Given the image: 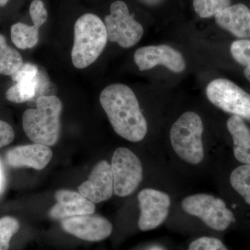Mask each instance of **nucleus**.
<instances>
[{"label": "nucleus", "instance_id": "f257e3e1", "mask_svg": "<svg viewBox=\"0 0 250 250\" xmlns=\"http://www.w3.org/2000/svg\"><path fill=\"white\" fill-rule=\"evenodd\" d=\"M100 102L117 134L131 142L142 141L147 132V123L133 90L122 83L106 87Z\"/></svg>", "mask_w": 250, "mask_h": 250}, {"label": "nucleus", "instance_id": "f03ea898", "mask_svg": "<svg viewBox=\"0 0 250 250\" xmlns=\"http://www.w3.org/2000/svg\"><path fill=\"white\" fill-rule=\"evenodd\" d=\"M62 105L55 95H42L36 101V108H29L23 113L24 133L36 144L52 146L60 136V117Z\"/></svg>", "mask_w": 250, "mask_h": 250}, {"label": "nucleus", "instance_id": "7ed1b4c3", "mask_svg": "<svg viewBox=\"0 0 250 250\" xmlns=\"http://www.w3.org/2000/svg\"><path fill=\"white\" fill-rule=\"evenodd\" d=\"M104 22L93 14L82 15L74 27V44L71 58L74 66L85 68L93 64L103 53L107 43Z\"/></svg>", "mask_w": 250, "mask_h": 250}, {"label": "nucleus", "instance_id": "20e7f679", "mask_svg": "<svg viewBox=\"0 0 250 250\" xmlns=\"http://www.w3.org/2000/svg\"><path fill=\"white\" fill-rule=\"evenodd\" d=\"M204 125L195 112L183 113L170 129V142L180 159L192 165L201 163L205 156L202 136Z\"/></svg>", "mask_w": 250, "mask_h": 250}, {"label": "nucleus", "instance_id": "39448f33", "mask_svg": "<svg viewBox=\"0 0 250 250\" xmlns=\"http://www.w3.org/2000/svg\"><path fill=\"white\" fill-rule=\"evenodd\" d=\"M182 208L188 214L197 217L208 228L224 231L235 222L234 215L222 199L208 194H196L185 197Z\"/></svg>", "mask_w": 250, "mask_h": 250}, {"label": "nucleus", "instance_id": "423d86ee", "mask_svg": "<svg viewBox=\"0 0 250 250\" xmlns=\"http://www.w3.org/2000/svg\"><path fill=\"white\" fill-rule=\"evenodd\" d=\"M109 15L104 19L108 40L117 42L123 48H129L137 44L144 33L141 23L130 14L127 5L121 0L113 1Z\"/></svg>", "mask_w": 250, "mask_h": 250}, {"label": "nucleus", "instance_id": "0eeeda50", "mask_svg": "<svg viewBox=\"0 0 250 250\" xmlns=\"http://www.w3.org/2000/svg\"><path fill=\"white\" fill-rule=\"evenodd\" d=\"M207 96L215 106L250 121V95L227 79H216L207 87Z\"/></svg>", "mask_w": 250, "mask_h": 250}, {"label": "nucleus", "instance_id": "6e6552de", "mask_svg": "<svg viewBox=\"0 0 250 250\" xmlns=\"http://www.w3.org/2000/svg\"><path fill=\"white\" fill-rule=\"evenodd\" d=\"M113 192L119 197L131 195L143 179V166L137 156L130 149L119 147L111 159Z\"/></svg>", "mask_w": 250, "mask_h": 250}, {"label": "nucleus", "instance_id": "1a4fd4ad", "mask_svg": "<svg viewBox=\"0 0 250 250\" xmlns=\"http://www.w3.org/2000/svg\"><path fill=\"white\" fill-rule=\"evenodd\" d=\"M141 215L139 228L141 231L154 229L167 218L170 197L166 192L152 188L141 190L138 195Z\"/></svg>", "mask_w": 250, "mask_h": 250}, {"label": "nucleus", "instance_id": "9d476101", "mask_svg": "<svg viewBox=\"0 0 250 250\" xmlns=\"http://www.w3.org/2000/svg\"><path fill=\"white\" fill-rule=\"evenodd\" d=\"M135 63L141 71L164 65L170 71L179 73L186 69L185 60L177 49L167 45H149L135 52Z\"/></svg>", "mask_w": 250, "mask_h": 250}, {"label": "nucleus", "instance_id": "9b49d317", "mask_svg": "<svg viewBox=\"0 0 250 250\" xmlns=\"http://www.w3.org/2000/svg\"><path fill=\"white\" fill-rule=\"evenodd\" d=\"M62 226L66 232L91 242L103 241L113 231L112 224L107 219L93 213L63 219Z\"/></svg>", "mask_w": 250, "mask_h": 250}, {"label": "nucleus", "instance_id": "f8f14e48", "mask_svg": "<svg viewBox=\"0 0 250 250\" xmlns=\"http://www.w3.org/2000/svg\"><path fill=\"white\" fill-rule=\"evenodd\" d=\"M79 192L93 203L106 201L113 193L111 166L106 161H100L90 172L86 182L78 187Z\"/></svg>", "mask_w": 250, "mask_h": 250}, {"label": "nucleus", "instance_id": "ddd939ff", "mask_svg": "<svg viewBox=\"0 0 250 250\" xmlns=\"http://www.w3.org/2000/svg\"><path fill=\"white\" fill-rule=\"evenodd\" d=\"M57 203L51 208L49 216L54 220H63L71 217L93 214L95 210L93 202L80 192L59 190L55 193Z\"/></svg>", "mask_w": 250, "mask_h": 250}, {"label": "nucleus", "instance_id": "4468645a", "mask_svg": "<svg viewBox=\"0 0 250 250\" xmlns=\"http://www.w3.org/2000/svg\"><path fill=\"white\" fill-rule=\"evenodd\" d=\"M52 155L48 146L35 143L12 148L6 153V159L12 167H28L39 170L50 162Z\"/></svg>", "mask_w": 250, "mask_h": 250}, {"label": "nucleus", "instance_id": "2eb2a0df", "mask_svg": "<svg viewBox=\"0 0 250 250\" xmlns=\"http://www.w3.org/2000/svg\"><path fill=\"white\" fill-rule=\"evenodd\" d=\"M219 27L238 39L250 38V10L243 4L230 5L215 16Z\"/></svg>", "mask_w": 250, "mask_h": 250}, {"label": "nucleus", "instance_id": "dca6fc26", "mask_svg": "<svg viewBox=\"0 0 250 250\" xmlns=\"http://www.w3.org/2000/svg\"><path fill=\"white\" fill-rule=\"evenodd\" d=\"M228 131L232 136L233 154L243 164L250 165V129L241 117L233 116L227 123Z\"/></svg>", "mask_w": 250, "mask_h": 250}, {"label": "nucleus", "instance_id": "f3484780", "mask_svg": "<svg viewBox=\"0 0 250 250\" xmlns=\"http://www.w3.org/2000/svg\"><path fill=\"white\" fill-rule=\"evenodd\" d=\"M39 29L40 28L34 25L16 23L11 28V41L18 48H33L39 42Z\"/></svg>", "mask_w": 250, "mask_h": 250}, {"label": "nucleus", "instance_id": "a211bd4d", "mask_svg": "<svg viewBox=\"0 0 250 250\" xmlns=\"http://www.w3.org/2000/svg\"><path fill=\"white\" fill-rule=\"evenodd\" d=\"M22 65V56L8 45L6 39L0 34V75L11 76Z\"/></svg>", "mask_w": 250, "mask_h": 250}, {"label": "nucleus", "instance_id": "6ab92c4d", "mask_svg": "<svg viewBox=\"0 0 250 250\" xmlns=\"http://www.w3.org/2000/svg\"><path fill=\"white\" fill-rule=\"evenodd\" d=\"M39 77L38 75L34 80L22 81L15 83L5 94L6 100L11 103L21 104L34 98L40 83Z\"/></svg>", "mask_w": 250, "mask_h": 250}, {"label": "nucleus", "instance_id": "aec40b11", "mask_svg": "<svg viewBox=\"0 0 250 250\" xmlns=\"http://www.w3.org/2000/svg\"><path fill=\"white\" fill-rule=\"evenodd\" d=\"M229 181L233 188L250 205V165L237 167L231 172Z\"/></svg>", "mask_w": 250, "mask_h": 250}, {"label": "nucleus", "instance_id": "412c9836", "mask_svg": "<svg viewBox=\"0 0 250 250\" xmlns=\"http://www.w3.org/2000/svg\"><path fill=\"white\" fill-rule=\"evenodd\" d=\"M231 5V0H193V8L202 18L215 16Z\"/></svg>", "mask_w": 250, "mask_h": 250}, {"label": "nucleus", "instance_id": "4be33fe9", "mask_svg": "<svg viewBox=\"0 0 250 250\" xmlns=\"http://www.w3.org/2000/svg\"><path fill=\"white\" fill-rule=\"evenodd\" d=\"M19 229L20 224L16 218L6 216L0 219V250H9L11 238Z\"/></svg>", "mask_w": 250, "mask_h": 250}, {"label": "nucleus", "instance_id": "5701e85b", "mask_svg": "<svg viewBox=\"0 0 250 250\" xmlns=\"http://www.w3.org/2000/svg\"><path fill=\"white\" fill-rule=\"evenodd\" d=\"M230 52L236 62L244 66H250V40L235 41L230 47Z\"/></svg>", "mask_w": 250, "mask_h": 250}, {"label": "nucleus", "instance_id": "b1692460", "mask_svg": "<svg viewBox=\"0 0 250 250\" xmlns=\"http://www.w3.org/2000/svg\"><path fill=\"white\" fill-rule=\"evenodd\" d=\"M187 250H228L223 242L213 237H202L192 241Z\"/></svg>", "mask_w": 250, "mask_h": 250}, {"label": "nucleus", "instance_id": "393cba45", "mask_svg": "<svg viewBox=\"0 0 250 250\" xmlns=\"http://www.w3.org/2000/svg\"><path fill=\"white\" fill-rule=\"evenodd\" d=\"M29 14L34 25L40 28L43 25L48 18V13L41 0H33L29 6Z\"/></svg>", "mask_w": 250, "mask_h": 250}, {"label": "nucleus", "instance_id": "a878e982", "mask_svg": "<svg viewBox=\"0 0 250 250\" xmlns=\"http://www.w3.org/2000/svg\"><path fill=\"white\" fill-rule=\"evenodd\" d=\"M39 75V69L36 65L30 62L23 63L17 72L11 75L12 80L16 83L22 81L32 80Z\"/></svg>", "mask_w": 250, "mask_h": 250}, {"label": "nucleus", "instance_id": "bb28decb", "mask_svg": "<svg viewBox=\"0 0 250 250\" xmlns=\"http://www.w3.org/2000/svg\"><path fill=\"white\" fill-rule=\"evenodd\" d=\"M15 138L14 130L6 122L0 121V148L8 146Z\"/></svg>", "mask_w": 250, "mask_h": 250}, {"label": "nucleus", "instance_id": "cd10ccee", "mask_svg": "<svg viewBox=\"0 0 250 250\" xmlns=\"http://www.w3.org/2000/svg\"><path fill=\"white\" fill-rule=\"evenodd\" d=\"M5 185H6V177H5L4 170L3 168L2 164L0 161V195L4 192Z\"/></svg>", "mask_w": 250, "mask_h": 250}, {"label": "nucleus", "instance_id": "c85d7f7f", "mask_svg": "<svg viewBox=\"0 0 250 250\" xmlns=\"http://www.w3.org/2000/svg\"><path fill=\"white\" fill-rule=\"evenodd\" d=\"M140 2L147 6H156L161 4L164 0H139Z\"/></svg>", "mask_w": 250, "mask_h": 250}, {"label": "nucleus", "instance_id": "c756f323", "mask_svg": "<svg viewBox=\"0 0 250 250\" xmlns=\"http://www.w3.org/2000/svg\"><path fill=\"white\" fill-rule=\"evenodd\" d=\"M245 77L250 82V66L246 67L244 70Z\"/></svg>", "mask_w": 250, "mask_h": 250}, {"label": "nucleus", "instance_id": "7c9ffc66", "mask_svg": "<svg viewBox=\"0 0 250 250\" xmlns=\"http://www.w3.org/2000/svg\"><path fill=\"white\" fill-rule=\"evenodd\" d=\"M9 0H0V6H6Z\"/></svg>", "mask_w": 250, "mask_h": 250}, {"label": "nucleus", "instance_id": "2f4dec72", "mask_svg": "<svg viewBox=\"0 0 250 250\" xmlns=\"http://www.w3.org/2000/svg\"><path fill=\"white\" fill-rule=\"evenodd\" d=\"M149 250H164L161 249V248H159V247H154V248H151Z\"/></svg>", "mask_w": 250, "mask_h": 250}]
</instances>
